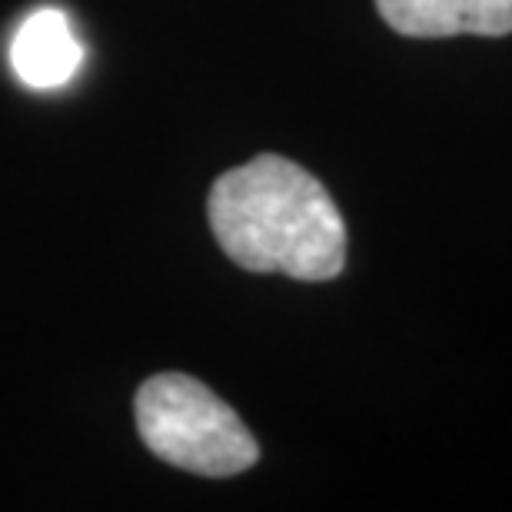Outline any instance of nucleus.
<instances>
[{
	"mask_svg": "<svg viewBox=\"0 0 512 512\" xmlns=\"http://www.w3.org/2000/svg\"><path fill=\"white\" fill-rule=\"evenodd\" d=\"M210 230L250 273L323 283L346 266V223L326 187L300 163L260 153L213 183Z\"/></svg>",
	"mask_w": 512,
	"mask_h": 512,
	"instance_id": "nucleus-1",
	"label": "nucleus"
},
{
	"mask_svg": "<svg viewBox=\"0 0 512 512\" xmlns=\"http://www.w3.org/2000/svg\"><path fill=\"white\" fill-rule=\"evenodd\" d=\"M143 446L193 476L227 479L260 459V446L237 409L187 373H157L137 393Z\"/></svg>",
	"mask_w": 512,
	"mask_h": 512,
	"instance_id": "nucleus-2",
	"label": "nucleus"
},
{
	"mask_svg": "<svg viewBox=\"0 0 512 512\" xmlns=\"http://www.w3.org/2000/svg\"><path fill=\"white\" fill-rule=\"evenodd\" d=\"M376 7L403 37L512 34V0H376Z\"/></svg>",
	"mask_w": 512,
	"mask_h": 512,
	"instance_id": "nucleus-3",
	"label": "nucleus"
},
{
	"mask_svg": "<svg viewBox=\"0 0 512 512\" xmlns=\"http://www.w3.org/2000/svg\"><path fill=\"white\" fill-rule=\"evenodd\" d=\"M80 40L70 30V20L60 10H37L20 24L10 60H14L17 77L27 87L50 90L67 84L80 67Z\"/></svg>",
	"mask_w": 512,
	"mask_h": 512,
	"instance_id": "nucleus-4",
	"label": "nucleus"
}]
</instances>
